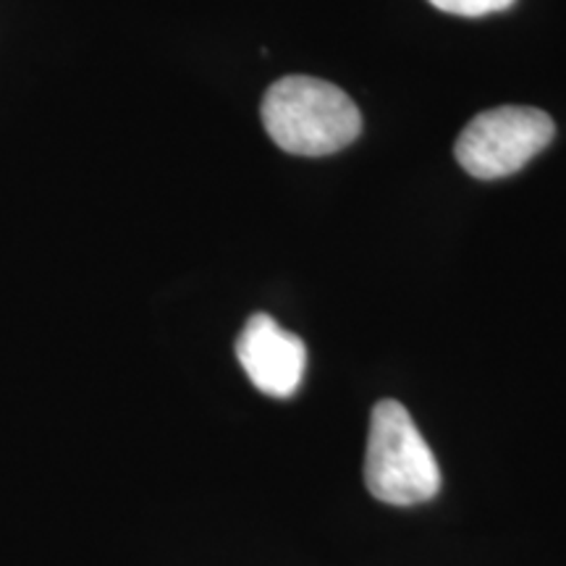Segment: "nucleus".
<instances>
[{
    "instance_id": "obj_1",
    "label": "nucleus",
    "mask_w": 566,
    "mask_h": 566,
    "mask_svg": "<svg viewBox=\"0 0 566 566\" xmlns=\"http://www.w3.org/2000/svg\"><path fill=\"white\" fill-rule=\"evenodd\" d=\"M263 126L283 153L325 158L349 147L363 132V113L342 87L292 74L271 84L260 105Z\"/></svg>"
},
{
    "instance_id": "obj_2",
    "label": "nucleus",
    "mask_w": 566,
    "mask_h": 566,
    "mask_svg": "<svg viewBox=\"0 0 566 566\" xmlns=\"http://www.w3.org/2000/svg\"><path fill=\"white\" fill-rule=\"evenodd\" d=\"M365 483L378 501L415 506L441 491V470L405 405L378 401L370 415Z\"/></svg>"
},
{
    "instance_id": "obj_3",
    "label": "nucleus",
    "mask_w": 566,
    "mask_h": 566,
    "mask_svg": "<svg viewBox=\"0 0 566 566\" xmlns=\"http://www.w3.org/2000/svg\"><path fill=\"white\" fill-rule=\"evenodd\" d=\"M556 137V124L546 111L527 105H501L478 113L459 134L454 155L475 179H504L527 166Z\"/></svg>"
},
{
    "instance_id": "obj_4",
    "label": "nucleus",
    "mask_w": 566,
    "mask_h": 566,
    "mask_svg": "<svg viewBox=\"0 0 566 566\" xmlns=\"http://www.w3.org/2000/svg\"><path fill=\"white\" fill-rule=\"evenodd\" d=\"M237 359L258 391L289 399L302 386L307 349L300 336L281 328L271 315H252L237 338Z\"/></svg>"
},
{
    "instance_id": "obj_5",
    "label": "nucleus",
    "mask_w": 566,
    "mask_h": 566,
    "mask_svg": "<svg viewBox=\"0 0 566 566\" xmlns=\"http://www.w3.org/2000/svg\"><path fill=\"white\" fill-rule=\"evenodd\" d=\"M428 3L443 13H454V17L480 19L488 17V13L512 9L514 0H428Z\"/></svg>"
}]
</instances>
